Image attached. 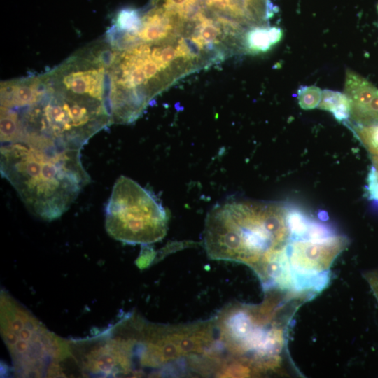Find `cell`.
<instances>
[{"instance_id": "6da1fadb", "label": "cell", "mask_w": 378, "mask_h": 378, "mask_svg": "<svg viewBox=\"0 0 378 378\" xmlns=\"http://www.w3.org/2000/svg\"><path fill=\"white\" fill-rule=\"evenodd\" d=\"M289 210L276 203L228 200L206 220L204 245L212 258L247 265L264 288L278 281L287 260L291 232Z\"/></svg>"}, {"instance_id": "7a4b0ae2", "label": "cell", "mask_w": 378, "mask_h": 378, "mask_svg": "<svg viewBox=\"0 0 378 378\" xmlns=\"http://www.w3.org/2000/svg\"><path fill=\"white\" fill-rule=\"evenodd\" d=\"M1 174L27 209L48 221L66 211L90 181L79 149L33 138L1 144Z\"/></svg>"}, {"instance_id": "3957f363", "label": "cell", "mask_w": 378, "mask_h": 378, "mask_svg": "<svg viewBox=\"0 0 378 378\" xmlns=\"http://www.w3.org/2000/svg\"><path fill=\"white\" fill-rule=\"evenodd\" d=\"M8 110L18 116L19 139H41L67 148L80 150L112 124L107 102L73 88L54 69L36 76V94L30 104Z\"/></svg>"}, {"instance_id": "277c9868", "label": "cell", "mask_w": 378, "mask_h": 378, "mask_svg": "<svg viewBox=\"0 0 378 378\" xmlns=\"http://www.w3.org/2000/svg\"><path fill=\"white\" fill-rule=\"evenodd\" d=\"M267 291L265 301L241 306L225 322L224 337L247 374L297 371L288 350L292 321L309 298L277 289Z\"/></svg>"}, {"instance_id": "5b68a950", "label": "cell", "mask_w": 378, "mask_h": 378, "mask_svg": "<svg viewBox=\"0 0 378 378\" xmlns=\"http://www.w3.org/2000/svg\"><path fill=\"white\" fill-rule=\"evenodd\" d=\"M1 334L19 377L64 375L59 363L71 355L70 344L4 291L1 293Z\"/></svg>"}, {"instance_id": "8992f818", "label": "cell", "mask_w": 378, "mask_h": 378, "mask_svg": "<svg viewBox=\"0 0 378 378\" xmlns=\"http://www.w3.org/2000/svg\"><path fill=\"white\" fill-rule=\"evenodd\" d=\"M168 215L148 190L121 176L105 209V227L113 239L129 244L147 245L166 234Z\"/></svg>"}, {"instance_id": "52a82bcc", "label": "cell", "mask_w": 378, "mask_h": 378, "mask_svg": "<svg viewBox=\"0 0 378 378\" xmlns=\"http://www.w3.org/2000/svg\"><path fill=\"white\" fill-rule=\"evenodd\" d=\"M344 93L350 106L347 125H366L378 122V88L375 85L348 69Z\"/></svg>"}, {"instance_id": "ba28073f", "label": "cell", "mask_w": 378, "mask_h": 378, "mask_svg": "<svg viewBox=\"0 0 378 378\" xmlns=\"http://www.w3.org/2000/svg\"><path fill=\"white\" fill-rule=\"evenodd\" d=\"M280 28L260 25L251 27L245 34L244 45L250 53H260L268 51L282 37Z\"/></svg>"}, {"instance_id": "9c48e42d", "label": "cell", "mask_w": 378, "mask_h": 378, "mask_svg": "<svg viewBox=\"0 0 378 378\" xmlns=\"http://www.w3.org/2000/svg\"><path fill=\"white\" fill-rule=\"evenodd\" d=\"M205 5L215 13L223 14L241 25L251 27L255 25V20L244 0H204Z\"/></svg>"}, {"instance_id": "30bf717a", "label": "cell", "mask_w": 378, "mask_h": 378, "mask_svg": "<svg viewBox=\"0 0 378 378\" xmlns=\"http://www.w3.org/2000/svg\"><path fill=\"white\" fill-rule=\"evenodd\" d=\"M318 108L330 112L339 122L349 120L350 106L344 93L331 90H323Z\"/></svg>"}, {"instance_id": "8fae6325", "label": "cell", "mask_w": 378, "mask_h": 378, "mask_svg": "<svg viewBox=\"0 0 378 378\" xmlns=\"http://www.w3.org/2000/svg\"><path fill=\"white\" fill-rule=\"evenodd\" d=\"M322 90L314 85L301 86L298 90V99L300 106L304 110L318 107L321 97Z\"/></svg>"}, {"instance_id": "7c38bea8", "label": "cell", "mask_w": 378, "mask_h": 378, "mask_svg": "<svg viewBox=\"0 0 378 378\" xmlns=\"http://www.w3.org/2000/svg\"><path fill=\"white\" fill-rule=\"evenodd\" d=\"M175 59H177L176 49L171 46H163L160 57L161 62L168 68Z\"/></svg>"}, {"instance_id": "4fadbf2b", "label": "cell", "mask_w": 378, "mask_h": 378, "mask_svg": "<svg viewBox=\"0 0 378 378\" xmlns=\"http://www.w3.org/2000/svg\"><path fill=\"white\" fill-rule=\"evenodd\" d=\"M377 10H378V6H377Z\"/></svg>"}]
</instances>
